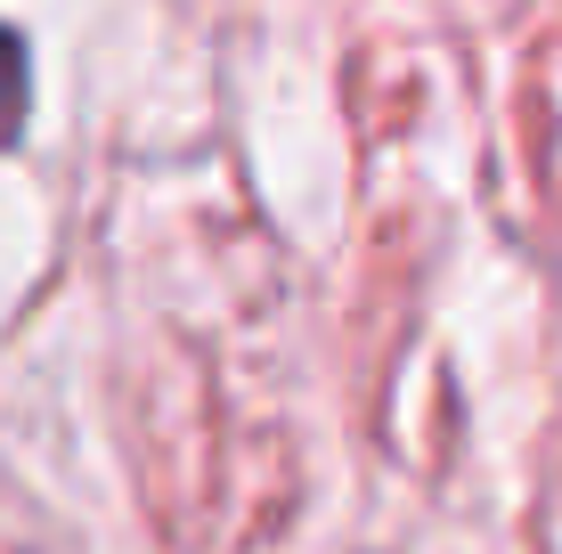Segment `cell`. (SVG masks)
I'll return each mask as SVG.
<instances>
[{"instance_id":"cell-1","label":"cell","mask_w":562,"mask_h":554,"mask_svg":"<svg viewBox=\"0 0 562 554\" xmlns=\"http://www.w3.org/2000/svg\"><path fill=\"white\" fill-rule=\"evenodd\" d=\"M25 99H33V66H25V42L0 25V147L25 131Z\"/></svg>"}]
</instances>
